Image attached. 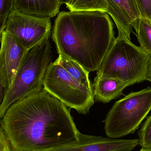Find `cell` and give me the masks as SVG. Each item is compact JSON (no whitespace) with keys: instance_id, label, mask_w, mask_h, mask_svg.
Listing matches in <instances>:
<instances>
[{"instance_id":"1","label":"cell","mask_w":151,"mask_h":151,"mask_svg":"<svg viewBox=\"0 0 151 151\" xmlns=\"http://www.w3.org/2000/svg\"><path fill=\"white\" fill-rule=\"evenodd\" d=\"M14 151H40L78 141L70 111L44 89L16 101L1 120Z\"/></svg>"},{"instance_id":"2","label":"cell","mask_w":151,"mask_h":151,"mask_svg":"<svg viewBox=\"0 0 151 151\" xmlns=\"http://www.w3.org/2000/svg\"><path fill=\"white\" fill-rule=\"evenodd\" d=\"M52 39L59 55L97 71L115 38L110 15L100 11H62L55 19Z\"/></svg>"},{"instance_id":"3","label":"cell","mask_w":151,"mask_h":151,"mask_svg":"<svg viewBox=\"0 0 151 151\" xmlns=\"http://www.w3.org/2000/svg\"><path fill=\"white\" fill-rule=\"evenodd\" d=\"M51 44L45 40L30 50L24 58L0 104V118L2 119L13 103L43 89L44 76L52 63Z\"/></svg>"},{"instance_id":"4","label":"cell","mask_w":151,"mask_h":151,"mask_svg":"<svg viewBox=\"0 0 151 151\" xmlns=\"http://www.w3.org/2000/svg\"><path fill=\"white\" fill-rule=\"evenodd\" d=\"M151 56L130 40L118 35L97 76L114 78L129 86L149 80Z\"/></svg>"},{"instance_id":"5","label":"cell","mask_w":151,"mask_h":151,"mask_svg":"<svg viewBox=\"0 0 151 151\" xmlns=\"http://www.w3.org/2000/svg\"><path fill=\"white\" fill-rule=\"evenodd\" d=\"M151 110V88L129 93L117 101L104 121L108 137L118 139L134 134Z\"/></svg>"},{"instance_id":"6","label":"cell","mask_w":151,"mask_h":151,"mask_svg":"<svg viewBox=\"0 0 151 151\" xmlns=\"http://www.w3.org/2000/svg\"><path fill=\"white\" fill-rule=\"evenodd\" d=\"M43 89L81 114L88 113L95 103L93 88L74 80L57 60L52 62L47 70Z\"/></svg>"},{"instance_id":"7","label":"cell","mask_w":151,"mask_h":151,"mask_svg":"<svg viewBox=\"0 0 151 151\" xmlns=\"http://www.w3.org/2000/svg\"><path fill=\"white\" fill-rule=\"evenodd\" d=\"M51 28V18L27 14L13 8L8 16L4 31L15 36L30 50L49 40Z\"/></svg>"},{"instance_id":"8","label":"cell","mask_w":151,"mask_h":151,"mask_svg":"<svg viewBox=\"0 0 151 151\" xmlns=\"http://www.w3.org/2000/svg\"><path fill=\"white\" fill-rule=\"evenodd\" d=\"M0 35V83L6 88L11 83L29 50L9 33L4 31Z\"/></svg>"},{"instance_id":"9","label":"cell","mask_w":151,"mask_h":151,"mask_svg":"<svg viewBox=\"0 0 151 151\" xmlns=\"http://www.w3.org/2000/svg\"><path fill=\"white\" fill-rule=\"evenodd\" d=\"M138 145L139 139H116L80 132L75 142L40 151H131Z\"/></svg>"},{"instance_id":"10","label":"cell","mask_w":151,"mask_h":151,"mask_svg":"<svg viewBox=\"0 0 151 151\" xmlns=\"http://www.w3.org/2000/svg\"><path fill=\"white\" fill-rule=\"evenodd\" d=\"M106 13L109 14L118 28V34L131 40L130 35L136 30L142 18L137 0H106Z\"/></svg>"},{"instance_id":"11","label":"cell","mask_w":151,"mask_h":151,"mask_svg":"<svg viewBox=\"0 0 151 151\" xmlns=\"http://www.w3.org/2000/svg\"><path fill=\"white\" fill-rule=\"evenodd\" d=\"M129 86L126 83L118 79L97 76L93 84L94 98L98 102L109 103L120 96Z\"/></svg>"},{"instance_id":"12","label":"cell","mask_w":151,"mask_h":151,"mask_svg":"<svg viewBox=\"0 0 151 151\" xmlns=\"http://www.w3.org/2000/svg\"><path fill=\"white\" fill-rule=\"evenodd\" d=\"M59 0H14V8L27 14L52 18L59 13Z\"/></svg>"},{"instance_id":"13","label":"cell","mask_w":151,"mask_h":151,"mask_svg":"<svg viewBox=\"0 0 151 151\" xmlns=\"http://www.w3.org/2000/svg\"><path fill=\"white\" fill-rule=\"evenodd\" d=\"M56 60L74 80L84 86L92 87L89 78V72L79 64L63 55H59Z\"/></svg>"},{"instance_id":"14","label":"cell","mask_w":151,"mask_h":151,"mask_svg":"<svg viewBox=\"0 0 151 151\" xmlns=\"http://www.w3.org/2000/svg\"><path fill=\"white\" fill-rule=\"evenodd\" d=\"M66 8L71 11L106 12V0H72Z\"/></svg>"},{"instance_id":"15","label":"cell","mask_w":151,"mask_h":151,"mask_svg":"<svg viewBox=\"0 0 151 151\" xmlns=\"http://www.w3.org/2000/svg\"><path fill=\"white\" fill-rule=\"evenodd\" d=\"M136 31L140 47L151 56V22L146 19L141 18Z\"/></svg>"},{"instance_id":"16","label":"cell","mask_w":151,"mask_h":151,"mask_svg":"<svg viewBox=\"0 0 151 151\" xmlns=\"http://www.w3.org/2000/svg\"><path fill=\"white\" fill-rule=\"evenodd\" d=\"M139 137V145L142 148L151 149V115L142 127Z\"/></svg>"},{"instance_id":"17","label":"cell","mask_w":151,"mask_h":151,"mask_svg":"<svg viewBox=\"0 0 151 151\" xmlns=\"http://www.w3.org/2000/svg\"><path fill=\"white\" fill-rule=\"evenodd\" d=\"M14 0H0V34L4 30L8 16L14 8Z\"/></svg>"},{"instance_id":"18","label":"cell","mask_w":151,"mask_h":151,"mask_svg":"<svg viewBox=\"0 0 151 151\" xmlns=\"http://www.w3.org/2000/svg\"><path fill=\"white\" fill-rule=\"evenodd\" d=\"M142 18L151 22V0H137Z\"/></svg>"},{"instance_id":"19","label":"cell","mask_w":151,"mask_h":151,"mask_svg":"<svg viewBox=\"0 0 151 151\" xmlns=\"http://www.w3.org/2000/svg\"><path fill=\"white\" fill-rule=\"evenodd\" d=\"M0 151H14L6 134L0 127Z\"/></svg>"},{"instance_id":"20","label":"cell","mask_w":151,"mask_h":151,"mask_svg":"<svg viewBox=\"0 0 151 151\" xmlns=\"http://www.w3.org/2000/svg\"><path fill=\"white\" fill-rule=\"evenodd\" d=\"M0 104H2L5 96V88L2 84L0 83Z\"/></svg>"},{"instance_id":"21","label":"cell","mask_w":151,"mask_h":151,"mask_svg":"<svg viewBox=\"0 0 151 151\" xmlns=\"http://www.w3.org/2000/svg\"><path fill=\"white\" fill-rule=\"evenodd\" d=\"M71 1L72 0H59V1L61 5L62 4H65L66 5L70 3Z\"/></svg>"},{"instance_id":"22","label":"cell","mask_w":151,"mask_h":151,"mask_svg":"<svg viewBox=\"0 0 151 151\" xmlns=\"http://www.w3.org/2000/svg\"><path fill=\"white\" fill-rule=\"evenodd\" d=\"M149 81L151 82V61L150 63V67H149Z\"/></svg>"},{"instance_id":"23","label":"cell","mask_w":151,"mask_h":151,"mask_svg":"<svg viewBox=\"0 0 151 151\" xmlns=\"http://www.w3.org/2000/svg\"><path fill=\"white\" fill-rule=\"evenodd\" d=\"M140 151H151V149H146L142 148V150Z\"/></svg>"}]
</instances>
